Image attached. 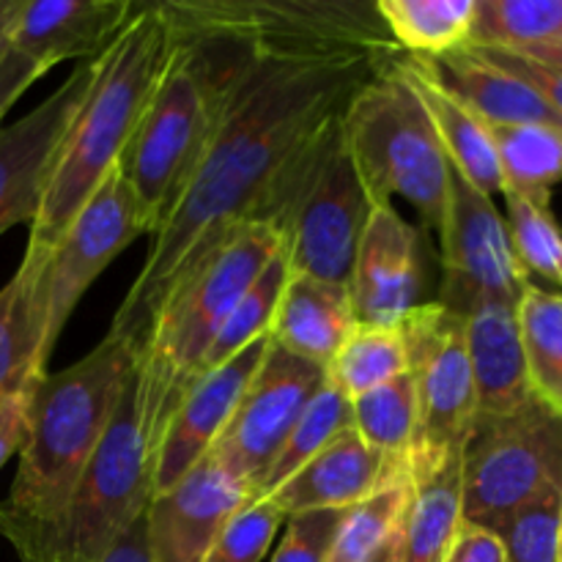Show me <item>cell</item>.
Instances as JSON below:
<instances>
[{
	"mask_svg": "<svg viewBox=\"0 0 562 562\" xmlns=\"http://www.w3.org/2000/svg\"><path fill=\"white\" fill-rule=\"evenodd\" d=\"M401 53L247 58L225 82L209 146L154 234L110 333L143 351L170 291L241 223L256 220L285 165Z\"/></svg>",
	"mask_w": 562,
	"mask_h": 562,
	"instance_id": "obj_1",
	"label": "cell"
},
{
	"mask_svg": "<svg viewBox=\"0 0 562 562\" xmlns=\"http://www.w3.org/2000/svg\"><path fill=\"white\" fill-rule=\"evenodd\" d=\"M137 362L140 349L108 333L91 355L38 382L14 483L0 503V536L20 560L31 558L64 516Z\"/></svg>",
	"mask_w": 562,
	"mask_h": 562,
	"instance_id": "obj_2",
	"label": "cell"
},
{
	"mask_svg": "<svg viewBox=\"0 0 562 562\" xmlns=\"http://www.w3.org/2000/svg\"><path fill=\"white\" fill-rule=\"evenodd\" d=\"M168 53L170 33L162 14L154 3H140L121 36L99 55L91 88L60 143L27 247L49 256L77 212L121 162Z\"/></svg>",
	"mask_w": 562,
	"mask_h": 562,
	"instance_id": "obj_3",
	"label": "cell"
},
{
	"mask_svg": "<svg viewBox=\"0 0 562 562\" xmlns=\"http://www.w3.org/2000/svg\"><path fill=\"white\" fill-rule=\"evenodd\" d=\"M283 247L267 223H241L176 285L154 316L140 351L143 415L154 448L190 390L198 362L258 274Z\"/></svg>",
	"mask_w": 562,
	"mask_h": 562,
	"instance_id": "obj_4",
	"label": "cell"
},
{
	"mask_svg": "<svg viewBox=\"0 0 562 562\" xmlns=\"http://www.w3.org/2000/svg\"><path fill=\"white\" fill-rule=\"evenodd\" d=\"M250 55L214 42H170L148 108L121 157L146 234L168 220L217 124L223 88Z\"/></svg>",
	"mask_w": 562,
	"mask_h": 562,
	"instance_id": "obj_5",
	"label": "cell"
},
{
	"mask_svg": "<svg viewBox=\"0 0 562 562\" xmlns=\"http://www.w3.org/2000/svg\"><path fill=\"white\" fill-rule=\"evenodd\" d=\"M170 42H214L250 58L401 53L368 0H162Z\"/></svg>",
	"mask_w": 562,
	"mask_h": 562,
	"instance_id": "obj_6",
	"label": "cell"
},
{
	"mask_svg": "<svg viewBox=\"0 0 562 562\" xmlns=\"http://www.w3.org/2000/svg\"><path fill=\"white\" fill-rule=\"evenodd\" d=\"M340 115L285 165L256 223L278 231L291 274L349 289L373 201L351 162Z\"/></svg>",
	"mask_w": 562,
	"mask_h": 562,
	"instance_id": "obj_7",
	"label": "cell"
},
{
	"mask_svg": "<svg viewBox=\"0 0 562 562\" xmlns=\"http://www.w3.org/2000/svg\"><path fill=\"white\" fill-rule=\"evenodd\" d=\"M340 124L368 198L373 203L406 198L439 236L453 168L426 108L398 69V58L351 97Z\"/></svg>",
	"mask_w": 562,
	"mask_h": 562,
	"instance_id": "obj_8",
	"label": "cell"
},
{
	"mask_svg": "<svg viewBox=\"0 0 562 562\" xmlns=\"http://www.w3.org/2000/svg\"><path fill=\"white\" fill-rule=\"evenodd\" d=\"M154 459L157 448L143 415L140 368H135L64 516L42 547L22 562L102 560L146 514L154 497Z\"/></svg>",
	"mask_w": 562,
	"mask_h": 562,
	"instance_id": "obj_9",
	"label": "cell"
},
{
	"mask_svg": "<svg viewBox=\"0 0 562 562\" xmlns=\"http://www.w3.org/2000/svg\"><path fill=\"white\" fill-rule=\"evenodd\" d=\"M552 488H562V415L532 395L514 415L477 417L461 453L464 521L497 532Z\"/></svg>",
	"mask_w": 562,
	"mask_h": 562,
	"instance_id": "obj_10",
	"label": "cell"
},
{
	"mask_svg": "<svg viewBox=\"0 0 562 562\" xmlns=\"http://www.w3.org/2000/svg\"><path fill=\"white\" fill-rule=\"evenodd\" d=\"M398 327L417 395V442L409 461L445 464L464 453L477 420L464 316L442 302H423Z\"/></svg>",
	"mask_w": 562,
	"mask_h": 562,
	"instance_id": "obj_11",
	"label": "cell"
},
{
	"mask_svg": "<svg viewBox=\"0 0 562 562\" xmlns=\"http://www.w3.org/2000/svg\"><path fill=\"white\" fill-rule=\"evenodd\" d=\"M143 231L135 195L121 162L110 170L91 201L77 212L58 245L44 258L38 274V302L44 318V357L49 360L66 322L88 285L110 267L121 250L132 245Z\"/></svg>",
	"mask_w": 562,
	"mask_h": 562,
	"instance_id": "obj_12",
	"label": "cell"
},
{
	"mask_svg": "<svg viewBox=\"0 0 562 562\" xmlns=\"http://www.w3.org/2000/svg\"><path fill=\"white\" fill-rule=\"evenodd\" d=\"M439 247L445 269L439 302L459 316L483 302L519 305L530 289L492 195L475 190L456 170L450 176V206L439 231Z\"/></svg>",
	"mask_w": 562,
	"mask_h": 562,
	"instance_id": "obj_13",
	"label": "cell"
},
{
	"mask_svg": "<svg viewBox=\"0 0 562 562\" xmlns=\"http://www.w3.org/2000/svg\"><path fill=\"white\" fill-rule=\"evenodd\" d=\"M324 384L327 371L322 366L289 355L269 338L261 368L209 456L256 494L258 481Z\"/></svg>",
	"mask_w": 562,
	"mask_h": 562,
	"instance_id": "obj_14",
	"label": "cell"
},
{
	"mask_svg": "<svg viewBox=\"0 0 562 562\" xmlns=\"http://www.w3.org/2000/svg\"><path fill=\"white\" fill-rule=\"evenodd\" d=\"M97 64L99 58L82 60L42 104L0 126V236L36 220L60 143L91 88Z\"/></svg>",
	"mask_w": 562,
	"mask_h": 562,
	"instance_id": "obj_15",
	"label": "cell"
},
{
	"mask_svg": "<svg viewBox=\"0 0 562 562\" xmlns=\"http://www.w3.org/2000/svg\"><path fill=\"white\" fill-rule=\"evenodd\" d=\"M423 294L420 236L393 203H373L351 269V311L357 324L398 327Z\"/></svg>",
	"mask_w": 562,
	"mask_h": 562,
	"instance_id": "obj_16",
	"label": "cell"
},
{
	"mask_svg": "<svg viewBox=\"0 0 562 562\" xmlns=\"http://www.w3.org/2000/svg\"><path fill=\"white\" fill-rule=\"evenodd\" d=\"M245 481L225 472L212 456L198 461L146 508V538L154 562H203L225 521L252 503Z\"/></svg>",
	"mask_w": 562,
	"mask_h": 562,
	"instance_id": "obj_17",
	"label": "cell"
},
{
	"mask_svg": "<svg viewBox=\"0 0 562 562\" xmlns=\"http://www.w3.org/2000/svg\"><path fill=\"white\" fill-rule=\"evenodd\" d=\"M267 349L269 335L192 382L159 439L154 459V497L168 492L198 461L206 459L234 417L239 401L245 398Z\"/></svg>",
	"mask_w": 562,
	"mask_h": 562,
	"instance_id": "obj_18",
	"label": "cell"
},
{
	"mask_svg": "<svg viewBox=\"0 0 562 562\" xmlns=\"http://www.w3.org/2000/svg\"><path fill=\"white\" fill-rule=\"evenodd\" d=\"M409 483V467L384 459L355 428L338 434L322 453L269 494L283 516L305 510H349L387 486Z\"/></svg>",
	"mask_w": 562,
	"mask_h": 562,
	"instance_id": "obj_19",
	"label": "cell"
},
{
	"mask_svg": "<svg viewBox=\"0 0 562 562\" xmlns=\"http://www.w3.org/2000/svg\"><path fill=\"white\" fill-rule=\"evenodd\" d=\"M140 3L132 0H25L11 49L53 69L58 60L99 58L121 36Z\"/></svg>",
	"mask_w": 562,
	"mask_h": 562,
	"instance_id": "obj_20",
	"label": "cell"
},
{
	"mask_svg": "<svg viewBox=\"0 0 562 562\" xmlns=\"http://www.w3.org/2000/svg\"><path fill=\"white\" fill-rule=\"evenodd\" d=\"M516 307L508 302H483L464 316L477 417L514 415L532 398Z\"/></svg>",
	"mask_w": 562,
	"mask_h": 562,
	"instance_id": "obj_21",
	"label": "cell"
},
{
	"mask_svg": "<svg viewBox=\"0 0 562 562\" xmlns=\"http://www.w3.org/2000/svg\"><path fill=\"white\" fill-rule=\"evenodd\" d=\"M398 69L404 71L406 82L426 108L439 143L448 154L450 168L486 195L503 192V168H499L497 148H494L488 126L442 86L426 58L398 55Z\"/></svg>",
	"mask_w": 562,
	"mask_h": 562,
	"instance_id": "obj_22",
	"label": "cell"
},
{
	"mask_svg": "<svg viewBox=\"0 0 562 562\" xmlns=\"http://www.w3.org/2000/svg\"><path fill=\"white\" fill-rule=\"evenodd\" d=\"M355 324L349 289L289 272L269 338L289 355L327 368Z\"/></svg>",
	"mask_w": 562,
	"mask_h": 562,
	"instance_id": "obj_23",
	"label": "cell"
},
{
	"mask_svg": "<svg viewBox=\"0 0 562 562\" xmlns=\"http://www.w3.org/2000/svg\"><path fill=\"white\" fill-rule=\"evenodd\" d=\"M442 86L464 102L483 124L488 126H521L547 124L560 126L562 119L510 71L488 64L472 47H461L442 58H426Z\"/></svg>",
	"mask_w": 562,
	"mask_h": 562,
	"instance_id": "obj_24",
	"label": "cell"
},
{
	"mask_svg": "<svg viewBox=\"0 0 562 562\" xmlns=\"http://www.w3.org/2000/svg\"><path fill=\"white\" fill-rule=\"evenodd\" d=\"M461 525V456L445 464L409 461V494L398 521L401 562H445Z\"/></svg>",
	"mask_w": 562,
	"mask_h": 562,
	"instance_id": "obj_25",
	"label": "cell"
},
{
	"mask_svg": "<svg viewBox=\"0 0 562 562\" xmlns=\"http://www.w3.org/2000/svg\"><path fill=\"white\" fill-rule=\"evenodd\" d=\"M47 252L27 247L14 278L0 289V395L47 376L38 274Z\"/></svg>",
	"mask_w": 562,
	"mask_h": 562,
	"instance_id": "obj_26",
	"label": "cell"
},
{
	"mask_svg": "<svg viewBox=\"0 0 562 562\" xmlns=\"http://www.w3.org/2000/svg\"><path fill=\"white\" fill-rule=\"evenodd\" d=\"M395 47L417 58H442L470 44L475 0H376Z\"/></svg>",
	"mask_w": 562,
	"mask_h": 562,
	"instance_id": "obj_27",
	"label": "cell"
},
{
	"mask_svg": "<svg viewBox=\"0 0 562 562\" xmlns=\"http://www.w3.org/2000/svg\"><path fill=\"white\" fill-rule=\"evenodd\" d=\"M324 371H327V382L349 401L393 382L395 376L409 371L401 327L355 324Z\"/></svg>",
	"mask_w": 562,
	"mask_h": 562,
	"instance_id": "obj_28",
	"label": "cell"
},
{
	"mask_svg": "<svg viewBox=\"0 0 562 562\" xmlns=\"http://www.w3.org/2000/svg\"><path fill=\"white\" fill-rule=\"evenodd\" d=\"M488 132L497 148L505 190H514L538 203H549V192L562 181L560 126H488Z\"/></svg>",
	"mask_w": 562,
	"mask_h": 562,
	"instance_id": "obj_29",
	"label": "cell"
},
{
	"mask_svg": "<svg viewBox=\"0 0 562 562\" xmlns=\"http://www.w3.org/2000/svg\"><path fill=\"white\" fill-rule=\"evenodd\" d=\"M516 313L532 395L562 415V294L530 285Z\"/></svg>",
	"mask_w": 562,
	"mask_h": 562,
	"instance_id": "obj_30",
	"label": "cell"
},
{
	"mask_svg": "<svg viewBox=\"0 0 562 562\" xmlns=\"http://www.w3.org/2000/svg\"><path fill=\"white\" fill-rule=\"evenodd\" d=\"M351 417L368 448L409 467L417 442V395L409 371L351 401Z\"/></svg>",
	"mask_w": 562,
	"mask_h": 562,
	"instance_id": "obj_31",
	"label": "cell"
},
{
	"mask_svg": "<svg viewBox=\"0 0 562 562\" xmlns=\"http://www.w3.org/2000/svg\"><path fill=\"white\" fill-rule=\"evenodd\" d=\"M285 280H289V258H285V250L280 247L278 256L267 263V269L258 274L256 283L247 289V294L241 296V300L236 302L234 311L228 313V318H225L223 327H220L217 338L212 340V346H209V351L203 355V360L198 362L195 373H192V382L201 379L203 373L220 368L223 362H228L231 357L239 355L245 346L267 338L269 329H272L280 294H283L285 289Z\"/></svg>",
	"mask_w": 562,
	"mask_h": 562,
	"instance_id": "obj_32",
	"label": "cell"
},
{
	"mask_svg": "<svg viewBox=\"0 0 562 562\" xmlns=\"http://www.w3.org/2000/svg\"><path fill=\"white\" fill-rule=\"evenodd\" d=\"M355 428L351 417V401L333 384H324L316 398L307 404L300 420L294 423L291 434L285 437L283 448L274 456L267 475L258 481L256 497H269L278 492L294 472H300L316 453H322L338 434Z\"/></svg>",
	"mask_w": 562,
	"mask_h": 562,
	"instance_id": "obj_33",
	"label": "cell"
},
{
	"mask_svg": "<svg viewBox=\"0 0 562 562\" xmlns=\"http://www.w3.org/2000/svg\"><path fill=\"white\" fill-rule=\"evenodd\" d=\"M562 36V0H475L467 47L527 49Z\"/></svg>",
	"mask_w": 562,
	"mask_h": 562,
	"instance_id": "obj_34",
	"label": "cell"
},
{
	"mask_svg": "<svg viewBox=\"0 0 562 562\" xmlns=\"http://www.w3.org/2000/svg\"><path fill=\"white\" fill-rule=\"evenodd\" d=\"M503 195L508 203L505 225L521 269L562 285V231L549 203H538L514 190H505Z\"/></svg>",
	"mask_w": 562,
	"mask_h": 562,
	"instance_id": "obj_35",
	"label": "cell"
},
{
	"mask_svg": "<svg viewBox=\"0 0 562 562\" xmlns=\"http://www.w3.org/2000/svg\"><path fill=\"white\" fill-rule=\"evenodd\" d=\"M406 494H409V483H398L346 510L327 562H366L371 558L382 547L384 538L398 527Z\"/></svg>",
	"mask_w": 562,
	"mask_h": 562,
	"instance_id": "obj_36",
	"label": "cell"
},
{
	"mask_svg": "<svg viewBox=\"0 0 562 562\" xmlns=\"http://www.w3.org/2000/svg\"><path fill=\"white\" fill-rule=\"evenodd\" d=\"M497 536L508 562H562V488L516 510Z\"/></svg>",
	"mask_w": 562,
	"mask_h": 562,
	"instance_id": "obj_37",
	"label": "cell"
},
{
	"mask_svg": "<svg viewBox=\"0 0 562 562\" xmlns=\"http://www.w3.org/2000/svg\"><path fill=\"white\" fill-rule=\"evenodd\" d=\"M283 519L269 497L252 499L225 521L203 562H261Z\"/></svg>",
	"mask_w": 562,
	"mask_h": 562,
	"instance_id": "obj_38",
	"label": "cell"
},
{
	"mask_svg": "<svg viewBox=\"0 0 562 562\" xmlns=\"http://www.w3.org/2000/svg\"><path fill=\"white\" fill-rule=\"evenodd\" d=\"M346 510H305L289 516L272 562H327Z\"/></svg>",
	"mask_w": 562,
	"mask_h": 562,
	"instance_id": "obj_39",
	"label": "cell"
},
{
	"mask_svg": "<svg viewBox=\"0 0 562 562\" xmlns=\"http://www.w3.org/2000/svg\"><path fill=\"white\" fill-rule=\"evenodd\" d=\"M481 58L488 64L499 66V69L510 71L519 80H525L549 108L562 119V66L543 64V60L527 58V55L514 53V49H499V47H472Z\"/></svg>",
	"mask_w": 562,
	"mask_h": 562,
	"instance_id": "obj_40",
	"label": "cell"
},
{
	"mask_svg": "<svg viewBox=\"0 0 562 562\" xmlns=\"http://www.w3.org/2000/svg\"><path fill=\"white\" fill-rule=\"evenodd\" d=\"M38 382H27L22 387L9 390L0 395V467L22 448L27 434V415H31V401Z\"/></svg>",
	"mask_w": 562,
	"mask_h": 562,
	"instance_id": "obj_41",
	"label": "cell"
},
{
	"mask_svg": "<svg viewBox=\"0 0 562 562\" xmlns=\"http://www.w3.org/2000/svg\"><path fill=\"white\" fill-rule=\"evenodd\" d=\"M445 562H508L497 532L464 521Z\"/></svg>",
	"mask_w": 562,
	"mask_h": 562,
	"instance_id": "obj_42",
	"label": "cell"
},
{
	"mask_svg": "<svg viewBox=\"0 0 562 562\" xmlns=\"http://www.w3.org/2000/svg\"><path fill=\"white\" fill-rule=\"evenodd\" d=\"M44 66H38L36 60L25 58V55L9 49V55L0 64V119L9 113L11 104L44 75Z\"/></svg>",
	"mask_w": 562,
	"mask_h": 562,
	"instance_id": "obj_43",
	"label": "cell"
},
{
	"mask_svg": "<svg viewBox=\"0 0 562 562\" xmlns=\"http://www.w3.org/2000/svg\"><path fill=\"white\" fill-rule=\"evenodd\" d=\"M99 562H154L151 547H148L146 538V519L135 521Z\"/></svg>",
	"mask_w": 562,
	"mask_h": 562,
	"instance_id": "obj_44",
	"label": "cell"
},
{
	"mask_svg": "<svg viewBox=\"0 0 562 562\" xmlns=\"http://www.w3.org/2000/svg\"><path fill=\"white\" fill-rule=\"evenodd\" d=\"M25 0H0V64L11 49V36H14L16 16H20Z\"/></svg>",
	"mask_w": 562,
	"mask_h": 562,
	"instance_id": "obj_45",
	"label": "cell"
},
{
	"mask_svg": "<svg viewBox=\"0 0 562 562\" xmlns=\"http://www.w3.org/2000/svg\"><path fill=\"white\" fill-rule=\"evenodd\" d=\"M514 53H521V55H527V58L543 60V64H554V66H562V36H560V38H552V42L536 44V47H527V49H514Z\"/></svg>",
	"mask_w": 562,
	"mask_h": 562,
	"instance_id": "obj_46",
	"label": "cell"
},
{
	"mask_svg": "<svg viewBox=\"0 0 562 562\" xmlns=\"http://www.w3.org/2000/svg\"><path fill=\"white\" fill-rule=\"evenodd\" d=\"M366 562H401V532L395 527L387 538H384L382 547L371 554Z\"/></svg>",
	"mask_w": 562,
	"mask_h": 562,
	"instance_id": "obj_47",
	"label": "cell"
}]
</instances>
